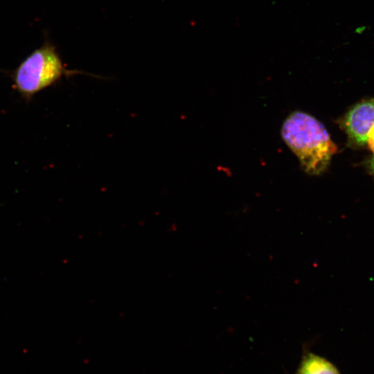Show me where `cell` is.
<instances>
[{"label":"cell","instance_id":"6da1fadb","mask_svg":"<svg viewBox=\"0 0 374 374\" xmlns=\"http://www.w3.org/2000/svg\"><path fill=\"white\" fill-rule=\"evenodd\" d=\"M281 135L303 170L310 175L323 173L337 150L324 126L305 112H292L283 124Z\"/></svg>","mask_w":374,"mask_h":374},{"label":"cell","instance_id":"7a4b0ae2","mask_svg":"<svg viewBox=\"0 0 374 374\" xmlns=\"http://www.w3.org/2000/svg\"><path fill=\"white\" fill-rule=\"evenodd\" d=\"M82 73L65 68L55 47L46 41L29 55L12 75L15 88L29 98L53 84L62 75Z\"/></svg>","mask_w":374,"mask_h":374},{"label":"cell","instance_id":"277c9868","mask_svg":"<svg viewBox=\"0 0 374 374\" xmlns=\"http://www.w3.org/2000/svg\"><path fill=\"white\" fill-rule=\"evenodd\" d=\"M295 374H340L325 358L311 352L305 353Z\"/></svg>","mask_w":374,"mask_h":374},{"label":"cell","instance_id":"3957f363","mask_svg":"<svg viewBox=\"0 0 374 374\" xmlns=\"http://www.w3.org/2000/svg\"><path fill=\"white\" fill-rule=\"evenodd\" d=\"M341 125L350 142L360 146L366 143L374 125V100H364L353 106L345 114Z\"/></svg>","mask_w":374,"mask_h":374},{"label":"cell","instance_id":"8992f818","mask_svg":"<svg viewBox=\"0 0 374 374\" xmlns=\"http://www.w3.org/2000/svg\"><path fill=\"white\" fill-rule=\"evenodd\" d=\"M366 29V27L365 26H361L357 27L355 29V32L357 34H362V33H364V31H365Z\"/></svg>","mask_w":374,"mask_h":374},{"label":"cell","instance_id":"5b68a950","mask_svg":"<svg viewBox=\"0 0 374 374\" xmlns=\"http://www.w3.org/2000/svg\"><path fill=\"white\" fill-rule=\"evenodd\" d=\"M366 143L373 154V157L372 158L370 162V167H371L372 173L374 175V125L371 127L368 134Z\"/></svg>","mask_w":374,"mask_h":374}]
</instances>
